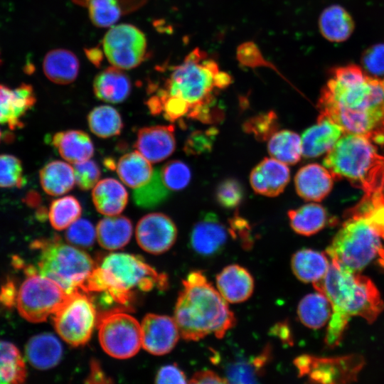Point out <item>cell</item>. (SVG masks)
I'll return each instance as SVG.
<instances>
[{
  "label": "cell",
  "mask_w": 384,
  "mask_h": 384,
  "mask_svg": "<svg viewBox=\"0 0 384 384\" xmlns=\"http://www.w3.org/2000/svg\"><path fill=\"white\" fill-rule=\"evenodd\" d=\"M98 337L110 356L125 359L135 356L142 346L141 324L124 311H112L97 319Z\"/></svg>",
  "instance_id": "11"
},
{
  "label": "cell",
  "mask_w": 384,
  "mask_h": 384,
  "mask_svg": "<svg viewBox=\"0 0 384 384\" xmlns=\"http://www.w3.org/2000/svg\"><path fill=\"white\" fill-rule=\"evenodd\" d=\"M154 170L150 161L137 151L124 154L116 165V171L121 181L134 189L148 183Z\"/></svg>",
  "instance_id": "33"
},
{
  "label": "cell",
  "mask_w": 384,
  "mask_h": 384,
  "mask_svg": "<svg viewBox=\"0 0 384 384\" xmlns=\"http://www.w3.org/2000/svg\"><path fill=\"white\" fill-rule=\"evenodd\" d=\"M135 235L142 250L150 254L159 255L168 251L174 245L177 238V228L166 214L151 213L138 221Z\"/></svg>",
  "instance_id": "14"
},
{
  "label": "cell",
  "mask_w": 384,
  "mask_h": 384,
  "mask_svg": "<svg viewBox=\"0 0 384 384\" xmlns=\"http://www.w3.org/2000/svg\"><path fill=\"white\" fill-rule=\"evenodd\" d=\"M173 125L144 127L137 132L134 148L151 163H159L171 156L176 149Z\"/></svg>",
  "instance_id": "16"
},
{
  "label": "cell",
  "mask_w": 384,
  "mask_h": 384,
  "mask_svg": "<svg viewBox=\"0 0 384 384\" xmlns=\"http://www.w3.org/2000/svg\"><path fill=\"white\" fill-rule=\"evenodd\" d=\"M26 270L27 277L18 291L17 309L28 321L43 322L53 315L68 294L54 281L39 274L33 266Z\"/></svg>",
  "instance_id": "9"
},
{
  "label": "cell",
  "mask_w": 384,
  "mask_h": 384,
  "mask_svg": "<svg viewBox=\"0 0 384 384\" xmlns=\"http://www.w3.org/2000/svg\"><path fill=\"white\" fill-rule=\"evenodd\" d=\"M75 183L82 191H88L98 183L101 171L97 164L92 160L74 164Z\"/></svg>",
  "instance_id": "48"
},
{
  "label": "cell",
  "mask_w": 384,
  "mask_h": 384,
  "mask_svg": "<svg viewBox=\"0 0 384 384\" xmlns=\"http://www.w3.org/2000/svg\"><path fill=\"white\" fill-rule=\"evenodd\" d=\"M86 382L90 383H110L111 380L107 377L100 363L97 361H92L90 363V373Z\"/></svg>",
  "instance_id": "54"
},
{
  "label": "cell",
  "mask_w": 384,
  "mask_h": 384,
  "mask_svg": "<svg viewBox=\"0 0 384 384\" xmlns=\"http://www.w3.org/2000/svg\"><path fill=\"white\" fill-rule=\"evenodd\" d=\"M163 183L169 191H181L189 183L191 173L189 167L183 161L172 160L160 169Z\"/></svg>",
  "instance_id": "43"
},
{
  "label": "cell",
  "mask_w": 384,
  "mask_h": 384,
  "mask_svg": "<svg viewBox=\"0 0 384 384\" xmlns=\"http://www.w3.org/2000/svg\"><path fill=\"white\" fill-rule=\"evenodd\" d=\"M343 133L337 124L319 115L316 124L307 129L302 136V156L313 158L329 151Z\"/></svg>",
  "instance_id": "21"
},
{
  "label": "cell",
  "mask_w": 384,
  "mask_h": 384,
  "mask_svg": "<svg viewBox=\"0 0 384 384\" xmlns=\"http://www.w3.org/2000/svg\"><path fill=\"white\" fill-rule=\"evenodd\" d=\"M228 240V230L214 213H206L194 225L190 238L193 250L203 256L218 253Z\"/></svg>",
  "instance_id": "19"
},
{
  "label": "cell",
  "mask_w": 384,
  "mask_h": 384,
  "mask_svg": "<svg viewBox=\"0 0 384 384\" xmlns=\"http://www.w3.org/2000/svg\"><path fill=\"white\" fill-rule=\"evenodd\" d=\"M131 90L132 84L127 75L122 69L112 65L100 72L93 81L95 97L109 103L125 101Z\"/></svg>",
  "instance_id": "23"
},
{
  "label": "cell",
  "mask_w": 384,
  "mask_h": 384,
  "mask_svg": "<svg viewBox=\"0 0 384 384\" xmlns=\"http://www.w3.org/2000/svg\"><path fill=\"white\" fill-rule=\"evenodd\" d=\"M18 291L14 282L7 281L0 291V303L8 308L16 304Z\"/></svg>",
  "instance_id": "53"
},
{
  "label": "cell",
  "mask_w": 384,
  "mask_h": 384,
  "mask_svg": "<svg viewBox=\"0 0 384 384\" xmlns=\"http://www.w3.org/2000/svg\"><path fill=\"white\" fill-rule=\"evenodd\" d=\"M82 206L73 196H66L53 201L48 210L50 225L57 230L67 229L80 218Z\"/></svg>",
  "instance_id": "39"
},
{
  "label": "cell",
  "mask_w": 384,
  "mask_h": 384,
  "mask_svg": "<svg viewBox=\"0 0 384 384\" xmlns=\"http://www.w3.org/2000/svg\"><path fill=\"white\" fill-rule=\"evenodd\" d=\"M89 17L97 27H111L119 20L122 11L117 0H89Z\"/></svg>",
  "instance_id": "42"
},
{
  "label": "cell",
  "mask_w": 384,
  "mask_h": 384,
  "mask_svg": "<svg viewBox=\"0 0 384 384\" xmlns=\"http://www.w3.org/2000/svg\"><path fill=\"white\" fill-rule=\"evenodd\" d=\"M277 127V115L272 111L250 118L243 126L247 133L252 134L258 140L269 139Z\"/></svg>",
  "instance_id": "46"
},
{
  "label": "cell",
  "mask_w": 384,
  "mask_h": 384,
  "mask_svg": "<svg viewBox=\"0 0 384 384\" xmlns=\"http://www.w3.org/2000/svg\"><path fill=\"white\" fill-rule=\"evenodd\" d=\"M244 191L242 185L236 179L228 178L218 186L215 197L218 203L225 208H234L242 202Z\"/></svg>",
  "instance_id": "47"
},
{
  "label": "cell",
  "mask_w": 384,
  "mask_h": 384,
  "mask_svg": "<svg viewBox=\"0 0 384 384\" xmlns=\"http://www.w3.org/2000/svg\"><path fill=\"white\" fill-rule=\"evenodd\" d=\"M102 48L112 66L129 70L139 65L144 60L146 39L144 33L133 25H114L105 33Z\"/></svg>",
  "instance_id": "13"
},
{
  "label": "cell",
  "mask_w": 384,
  "mask_h": 384,
  "mask_svg": "<svg viewBox=\"0 0 384 384\" xmlns=\"http://www.w3.org/2000/svg\"><path fill=\"white\" fill-rule=\"evenodd\" d=\"M170 195V191L162 181L160 169H155L148 183L135 188L133 191V200L135 204L142 208H154L165 202Z\"/></svg>",
  "instance_id": "41"
},
{
  "label": "cell",
  "mask_w": 384,
  "mask_h": 384,
  "mask_svg": "<svg viewBox=\"0 0 384 384\" xmlns=\"http://www.w3.org/2000/svg\"><path fill=\"white\" fill-rule=\"evenodd\" d=\"M336 234L326 254L339 269L358 273L379 252L380 237L362 216L350 215Z\"/></svg>",
  "instance_id": "8"
},
{
  "label": "cell",
  "mask_w": 384,
  "mask_h": 384,
  "mask_svg": "<svg viewBox=\"0 0 384 384\" xmlns=\"http://www.w3.org/2000/svg\"><path fill=\"white\" fill-rule=\"evenodd\" d=\"M24 183L20 159L11 154H0V188H21Z\"/></svg>",
  "instance_id": "44"
},
{
  "label": "cell",
  "mask_w": 384,
  "mask_h": 384,
  "mask_svg": "<svg viewBox=\"0 0 384 384\" xmlns=\"http://www.w3.org/2000/svg\"><path fill=\"white\" fill-rule=\"evenodd\" d=\"M362 65L369 76L384 78V44H377L367 49L362 56Z\"/></svg>",
  "instance_id": "49"
},
{
  "label": "cell",
  "mask_w": 384,
  "mask_h": 384,
  "mask_svg": "<svg viewBox=\"0 0 384 384\" xmlns=\"http://www.w3.org/2000/svg\"><path fill=\"white\" fill-rule=\"evenodd\" d=\"M382 82H383V84L384 85V78H383V79H382Z\"/></svg>",
  "instance_id": "58"
},
{
  "label": "cell",
  "mask_w": 384,
  "mask_h": 384,
  "mask_svg": "<svg viewBox=\"0 0 384 384\" xmlns=\"http://www.w3.org/2000/svg\"><path fill=\"white\" fill-rule=\"evenodd\" d=\"M323 164L334 178L348 179L366 195L384 193V156L363 136L346 134L328 151Z\"/></svg>",
  "instance_id": "6"
},
{
  "label": "cell",
  "mask_w": 384,
  "mask_h": 384,
  "mask_svg": "<svg viewBox=\"0 0 384 384\" xmlns=\"http://www.w3.org/2000/svg\"><path fill=\"white\" fill-rule=\"evenodd\" d=\"M34 247L40 250L37 270L57 283L68 294L82 290L96 265L92 257L58 237L41 240Z\"/></svg>",
  "instance_id": "7"
},
{
  "label": "cell",
  "mask_w": 384,
  "mask_h": 384,
  "mask_svg": "<svg viewBox=\"0 0 384 384\" xmlns=\"http://www.w3.org/2000/svg\"><path fill=\"white\" fill-rule=\"evenodd\" d=\"M267 149L270 155L285 164H297L302 155V138L290 130L274 132L269 139Z\"/></svg>",
  "instance_id": "36"
},
{
  "label": "cell",
  "mask_w": 384,
  "mask_h": 384,
  "mask_svg": "<svg viewBox=\"0 0 384 384\" xmlns=\"http://www.w3.org/2000/svg\"><path fill=\"white\" fill-rule=\"evenodd\" d=\"M216 134L215 129L193 132L185 142L184 151L188 154L198 155L210 151Z\"/></svg>",
  "instance_id": "50"
},
{
  "label": "cell",
  "mask_w": 384,
  "mask_h": 384,
  "mask_svg": "<svg viewBox=\"0 0 384 384\" xmlns=\"http://www.w3.org/2000/svg\"><path fill=\"white\" fill-rule=\"evenodd\" d=\"M293 363L298 376H306L311 383H348L357 380L365 361L360 355L326 358L304 354Z\"/></svg>",
  "instance_id": "12"
},
{
  "label": "cell",
  "mask_w": 384,
  "mask_h": 384,
  "mask_svg": "<svg viewBox=\"0 0 384 384\" xmlns=\"http://www.w3.org/2000/svg\"><path fill=\"white\" fill-rule=\"evenodd\" d=\"M156 383H186V376L176 364L161 367L155 377Z\"/></svg>",
  "instance_id": "51"
},
{
  "label": "cell",
  "mask_w": 384,
  "mask_h": 384,
  "mask_svg": "<svg viewBox=\"0 0 384 384\" xmlns=\"http://www.w3.org/2000/svg\"><path fill=\"white\" fill-rule=\"evenodd\" d=\"M347 215H360L366 218L384 240V193L365 194L361 201L349 210Z\"/></svg>",
  "instance_id": "40"
},
{
  "label": "cell",
  "mask_w": 384,
  "mask_h": 384,
  "mask_svg": "<svg viewBox=\"0 0 384 384\" xmlns=\"http://www.w3.org/2000/svg\"><path fill=\"white\" fill-rule=\"evenodd\" d=\"M332 310L327 298L317 292L304 297L297 307L300 321L310 329L323 327L330 319Z\"/></svg>",
  "instance_id": "35"
},
{
  "label": "cell",
  "mask_w": 384,
  "mask_h": 384,
  "mask_svg": "<svg viewBox=\"0 0 384 384\" xmlns=\"http://www.w3.org/2000/svg\"><path fill=\"white\" fill-rule=\"evenodd\" d=\"M318 107L320 115L337 124L343 133L384 144V85L359 66L334 69L321 90Z\"/></svg>",
  "instance_id": "1"
},
{
  "label": "cell",
  "mask_w": 384,
  "mask_h": 384,
  "mask_svg": "<svg viewBox=\"0 0 384 384\" xmlns=\"http://www.w3.org/2000/svg\"><path fill=\"white\" fill-rule=\"evenodd\" d=\"M180 336L175 319L169 316L148 314L141 323L142 346L153 355L169 353Z\"/></svg>",
  "instance_id": "15"
},
{
  "label": "cell",
  "mask_w": 384,
  "mask_h": 384,
  "mask_svg": "<svg viewBox=\"0 0 384 384\" xmlns=\"http://www.w3.org/2000/svg\"><path fill=\"white\" fill-rule=\"evenodd\" d=\"M26 357L29 363L40 370L55 366L63 355L60 341L52 334L43 333L31 338L25 347Z\"/></svg>",
  "instance_id": "25"
},
{
  "label": "cell",
  "mask_w": 384,
  "mask_h": 384,
  "mask_svg": "<svg viewBox=\"0 0 384 384\" xmlns=\"http://www.w3.org/2000/svg\"><path fill=\"white\" fill-rule=\"evenodd\" d=\"M378 262L380 265L384 267V246L378 252Z\"/></svg>",
  "instance_id": "56"
},
{
  "label": "cell",
  "mask_w": 384,
  "mask_h": 384,
  "mask_svg": "<svg viewBox=\"0 0 384 384\" xmlns=\"http://www.w3.org/2000/svg\"><path fill=\"white\" fill-rule=\"evenodd\" d=\"M1 57H0V64H1Z\"/></svg>",
  "instance_id": "59"
},
{
  "label": "cell",
  "mask_w": 384,
  "mask_h": 384,
  "mask_svg": "<svg viewBox=\"0 0 384 384\" xmlns=\"http://www.w3.org/2000/svg\"><path fill=\"white\" fill-rule=\"evenodd\" d=\"M67 242L78 247H90L96 239V228L86 219H78L65 232Z\"/></svg>",
  "instance_id": "45"
},
{
  "label": "cell",
  "mask_w": 384,
  "mask_h": 384,
  "mask_svg": "<svg viewBox=\"0 0 384 384\" xmlns=\"http://www.w3.org/2000/svg\"><path fill=\"white\" fill-rule=\"evenodd\" d=\"M319 27L325 38L339 43L350 37L354 29V23L346 9L338 5H332L321 14Z\"/></svg>",
  "instance_id": "32"
},
{
  "label": "cell",
  "mask_w": 384,
  "mask_h": 384,
  "mask_svg": "<svg viewBox=\"0 0 384 384\" xmlns=\"http://www.w3.org/2000/svg\"><path fill=\"white\" fill-rule=\"evenodd\" d=\"M87 123L90 131L103 139L119 135L124 127L119 112L109 105L94 107L87 115Z\"/></svg>",
  "instance_id": "37"
},
{
  "label": "cell",
  "mask_w": 384,
  "mask_h": 384,
  "mask_svg": "<svg viewBox=\"0 0 384 384\" xmlns=\"http://www.w3.org/2000/svg\"><path fill=\"white\" fill-rule=\"evenodd\" d=\"M52 319L60 338L73 346H80L90 339L97 314L87 292L78 290L68 294Z\"/></svg>",
  "instance_id": "10"
},
{
  "label": "cell",
  "mask_w": 384,
  "mask_h": 384,
  "mask_svg": "<svg viewBox=\"0 0 384 384\" xmlns=\"http://www.w3.org/2000/svg\"><path fill=\"white\" fill-rule=\"evenodd\" d=\"M50 144L63 159L72 164L89 160L95 152L91 138L82 130L58 132L52 136Z\"/></svg>",
  "instance_id": "24"
},
{
  "label": "cell",
  "mask_w": 384,
  "mask_h": 384,
  "mask_svg": "<svg viewBox=\"0 0 384 384\" xmlns=\"http://www.w3.org/2000/svg\"><path fill=\"white\" fill-rule=\"evenodd\" d=\"M26 374L18 349L11 343L0 340V384L23 383Z\"/></svg>",
  "instance_id": "38"
},
{
  "label": "cell",
  "mask_w": 384,
  "mask_h": 384,
  "mask_svg": "<svg viewBox=\"0 0 384 384\" xmlns=\"http://www.w3.org/2000/svg\"><path fill=\"white\" fill-rule=\"evenodd\" d=\"M230 82V75L220 70L206 53L196 48L173 68L156 94L179 100L188 110L187 117L210 124L218 122L224 116L216 96Z\"/></svg>",
  "instance_id": "2"
},
{
  "label": "cell",
  "mask_w": 384,
  "mask_h": 384,
  "mask_svg": "<svg viewBox=\"0 0 384 384\" xmlns=\"http://www.w3.org/2000/svg\"><path fill=\"white\" fill-rule=\"evenodd\" d=\"M182 283L174 316L181 337L189 341L211 334L222 338L236 324L228 302L201 271L191 272Z\"/></svg>",
  "instance_id": "4"
},
{
  "label": "cell",
  "mask_w": 384,
  "mask_h": 384,
  "mask_svg": "<svg viewBox=\"0 0 384 384\" xmlns=\"http://www.w3.org/2000/svg\"><path fill=\"white\" fill-rule=\"evenodd\" d=\"M272 347L265 346L256 356L249 360H238L228 363L225 369V378L231 383H257L272 356Z\"/></svg>",
  "instance_id": "29"
},
{
  "label": "cell",
  "mask_w": 384,
  "mask_h": 384,
  "mask_svg": "<svg viewBox=\"0 0 384 384\" xmlns=\"http://www.w3.org/2000/svg\"><path fill=\"white\" fill-rule=\"evenodd\" d=\"M168 287L166 275L159 273L142 257L124 252L107 255L87 279L82 291L103 292L111 300L126 304L137 291Z\"/></svg>",
  "instance_id": "5"
},
{
  "label": "cell",
  "mask_w": 384,
  "mask_h": 384,
  "mask_svg": "<svg viewBox=\"0 0 384 384\" xmlns=\"http://www.w3.org/2000/svg\"><path fill=\"white\" fill-rule=\"evenodd\" d=\"M92 199L96 210L106 216L121 213L128 203V193L124 186L112 178H104L94 186Z\"/></svg>",
  "instance_id": "26"
},
{
  "label": "cell",
  "mask_w": 384,
  "mask_h": 384,
  "mask_svg": "<svg viewBox=\"0 0 384 384\" xmlns=\"http://www.w3.org/2000/svg\"><path fill=\"white\" fill-rule=\"evenodd\" d=\"M39 178L43 190L53 196L68 193L75 183L73 167L60 160L50 161L42 167Z\"/></svg>",
  "instance_id": "31"
},
{
  "label": "cell",
  "mask_w": 384,
  "mask_h": 384,
  "mask_svg": "<svg viewBox=\"0 0 384 384\" xmlns=\"http://www.w3.org/2000/svg\"><path fill=\"white\" fill-rule=\"evenodd\" d=\"M217 289L229 303L238 304L247 300L254 291V279L245 267L239 265L225 267L216 276Z\"/></svg>",
  "instance_id": "20"
},
{
  "label": "cell",
  "mask_w": 384,
  "mask_h": 384,
  "mask_svg": "<svg viewBox=\"0 0 384 384\" xmlns=\"http://www.w3.org/2000/svg\"><path fill=\"white\" fill-rule=\"evenodd\" d=\"M133 227L124 215L106 216L96 226V239L100 245L109 250L120 249L129 243Z\"/></svg>",
  "instance_id": "28"
},
{
  "label": "cell",
  "mask_w": 384,
  "mask_h": 384,
  "mask_svg": "<svg viewBox=\"0 0 384 384\" xmlns=\"http://www.w3.org/2000/svg\"><path fill=\"white\" fill-rule=\"evenodd\" d=\"M329 265L326 253L311 249L299 250L291 259L294 274L305 283H314L321 279L326 274Z\"/></svg>",
  "instance_id": "30"
},
{
  "label": "cell",
  "mask_w": 384,
  "mask_h": 384,
  "mask_svg": "<svg viewBox=\"0 0 384 384\" xmlns=\"http://www.w3.org/2000/svg\"><path fill=\"white\" fill-rule=\"evenodd\" d=\"M313 286L331 306L325 336V343L329 347L339 344L351 316H361L371 324L384 309L379 291L368 277L343 271L333 263Z\"/></svg>",
  "instance_id": "3"
},
{
  "label": "cell",
  "mask_w": 384,
  "mask_h": 384,
  "mask_svg": "<svg viewBox=\"0 0 384 384\" xmlns=\"http://www.w3.org/2000/svg\"><path fill=\"white\" fill-rule=\"evenodd\" d=\"M36 97L31 85L11 89L0 84V124L14 130L23 125L22 118L34 106Z\"/></svg>",
  "instance_id": "17"
},
{
  "label": "cell",
  "mask_w": 384,
  "mask_h": 384,
  "mask_svg": "<svg viewBox=\"0 0 384 384\" xmlns=\"http://www.w3.org/2000/svg\"><path fill=\"white\" fill-rule=\"evenodd\" d=\"M289 224L299 235L310 236L324 228L327 221V213L319 204L308 203L288 212Z\"/></svg>",
  "instance_id": "34"
},
{
  "label": "cell",
  "mask_w": 384,
  "mask_h": 384,
  "mask_svg": "<svg viewBox=\"0 0 384 384\" xmlns=\"http://www.w3.org/2000/svg\"><path fill=\"white\" fill-rule=\"evenodd\" d=\"M290 171L287 166L274 159L265 158L251 171L250 185L260 195L274 197L288 184Z\"/></svg>",
  "instance_id": "18"
},
{
  "label": "cell",
  "mask_w": 384,
  "mask_h": 384,
  "mask_svg": "<svg viewBox=\"0 0 384 384\" xmlns=\"http://www.w3.org/2000/svg\"><path fill=\"white\" fill-rule=\"evenodd\" d=\"M1 132L0 130V141H1Z\"/></svg>",
  "instance_id": "57"
},
{
  "label": "cell",
  "mask_w": 384,
  "mask_h": 384,
  "mask_svg": "<svg viewBox=\"0 0 384 384\" xmlns=\"http://www.w3.org/2000/svg\"><path fill=\"white\" fill-rule=\"evenodd\" d=\"M43 70L47 78L53 83L68 85L77 78L80 63L73 52L57 48L46 53L43 58Z\"/></svg>",
  "instance_id": "27"
},
{
  "label": "cell",
  "mask_w": 384,
  "mask_h": 384,
  "mask_svg": "<svg viewBox=\"0 0 384 384\" xmlns=\"http://www.w3.org/2000/svg\"><path fill=\"white\" fill-rule=\"evenodd\" d=\"M190 383H227L225 378L221 377L211 370H202L196 372L190 380Z\"/></svg>",
  "instance_id": "52"
},
{
  "label": "cell",
  "mask_w": 384,
  "mask_h": 384,
  "mask_svg": "<svg viewBox=\"0 0 384 384\" xmlns=\"http://www.w3.org/2000/svg\"><path fill=\"white\" fill-rule=\"evenodd\" d=\"M273 334L280 338L282 342L292 345L293 338L290 328L287 322H279L276 324L270 331Z\"/></svg>",
  "instance_id": "55"
},
{
  "label": "cell",
  "mask_w": 384,
  "mask_h": 384,
  "mask_svg": "<svg viewBox=\"0 0 384 384\" xmlns=\"http://www.w3.org/2000/svg\"><path fill=\"white\" fill-rule=\"evenodd\" d=\"M333 176L329 170L317 164L302 166L294 177L298 195L306 201H320L331 191Z\"/></svg>",
  "instance_id": "22"
}]
</instances>
